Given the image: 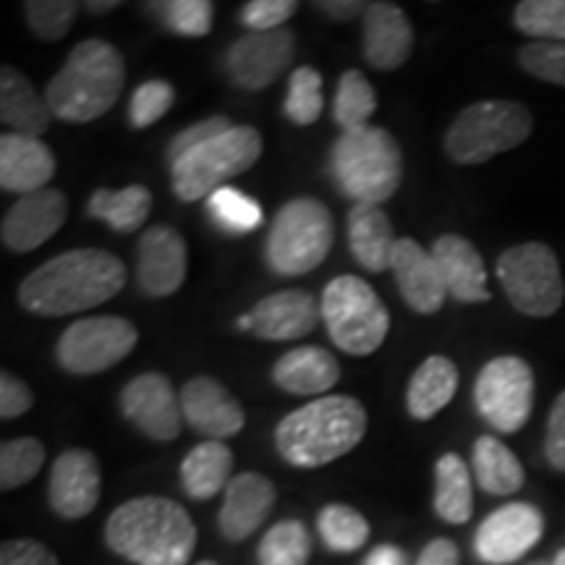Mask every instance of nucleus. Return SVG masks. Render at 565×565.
Returning <instances> with one entry per match:
<instances>
[{"label": "nucleus", "mask_w": 565, "mask_h": 565, "mask_svg": "<svg viewBox=\"0 0 565 565\" xmlns=\"http://www.w3.org/2000/svg\"><path fill=\"white\" fill-rule=\"evenodd\" d=\"M126 265L103 249H71L47 259L19 286V303L40 317H68L100 307L126 286Z\"/></svg>", "instance_id": "1"}, {"label": "nucleus", "mask_w": 565, "mask_h": 565, "mask_svg": "<svg viewBox=\"0 0 565 565\" xmlns=\"http://www.w3.org/2000/svg\"><path fill=\"white\" fill-rule=\"evenodd\" d=\"M105 542L137 565H186L196 547V526L175 500L145 494L110 513Z\"/></svg>", "instance_id": "2"}, {"label": "nucleus", "mask_w": 565, "mask_h": 565, "mask_svg": "<svg viewBox=\"0 0 565 565\" xmlns=\"http://www.w3.org/2000/svg\"><path fill=\"white\" fill-rule=\"evenodd\" d=\"M366 408L351 395H322L282 416L275 448L296 469H317L351 454L366 435Z\"/></svg>", "instance_id": "3"}, {"label": "nucleus", "mask_w": 565, "mask_h": 565, "mask_svg": "<svg viewBox=\"0 0 565 565\" xmlns=\"http://www.w3.org/2000/svg\"><path fill=\"white\" fill-rule=\"evenodd\" d=\"M126 84V61L110 42L89 38L79 42L53 74L45 100L63 124H89L116 105Z\"/></svg>", "instance_id": "4"}, {"label": "nucleus", "mask_w": 565, "mask_h": 565, "mask_svg": "<svg viewBox=\"0 0 565 565\" xmlns=\"http://www.w3.org/2000/svg\"><path fill=\"white\" fill-rule=\"evenodd\" d=\"M330 173L349 200L383 204L404 179V152L393 134L380 126L343 131L330 150Z\"/></svg>", "instance_id": "5"}, {"label": "nucleus", "mask_w": 565, "mask_h": 565, "mask_svg": "<svg viewBox=\"0 0 565 565\" xmlns=\"http://www.w3.org/2000/svg\"><path fill=\"white\" fill-rule=\"evenodd\" d=\"M333 212L315 196H296L275 215L267 233L265 259L273 273L299 278L320 267L333 249Z\"/></svg>", "instance_id": "6"}, {"label": "nucleus", "mask_w": 565, "mask_h": 565, "mask_svg": "<svg viewBox=\"0 0 565 565\" xmlns=\"http://www.w3.org/2000/svg\"><path fill=\"white\" fill-rule=\"evenodd\" d=\"M265 139L254 126H233L221 137L204 141L181 160L171 162L173 194L183 202L210 200L225 181L236 179L263 158Z\"/></svg>", "instance_id": "7"}, {"label": "nucleus", "mask_w": 565, "mask_h": 565, "mask_svg": "<svg viewBox=\"0 0 565 565\" xmlns=\"http://www.w3.org/2000/svg\"><path fill=\"white\" fill-rule=\"evenodd\" d=\"M534 116L515 100H482L458 113L445 134V152L458 166H482L532 137Z\"/></svg>", "instance_id": "8"}, {"label": "nucleus", "mask_w": 565, "mask_h": 565, "mask_svg": "<svg viewBox=\"0 0 565 565\" xmlns=\"http://www.w3.org/2000/svg\"><path fill=\"white\" fill-rule=\"evenodd\" d=\"M322 320L338 349L351 356H370L385 343L391 312L370 282L341 275L322 291Z\"/></svg>", "instance_id": "9"}, {"label": "nucleus", "mask_w": 565, "mask_h": 565, "mask_svg": "<svg viewBox=\"0 0 565 565\" xmlns=\"http://www.w3.org/2000/svg\"><path fill=\"white\" fill-rule=\"evenodd\" d=\"M498 280L515 312L553 317L565 301V282L557 254L542 242L511 246L498 259Z\"/></svg>", "instance_id": "10"}, {"label": "nucleus", "mask_w": 565, "mask_h": 565, "mask_svg": "<svg viewBox=\"0 0 565 565\" xmlns=\"http://www.w3.org/2000/svg\"><path fill=\"white\" fill-rule=\"evenodd\" d=\"M139 330L126 317H87L63 330L55 359L71 374H100L137 349Z\"/></svg>", "instance_id": "11"}, {"label": "nucleus", "mask_w": 565, "mask_h": 565, "mask_svg": "<svg viewBox=\"0 0 565 565\" xmlns=\"http://www.w3.org/2000/svg\"><path fill=\"white\" fill-rule=\"evenodd\" d=\"M475 404L492 429L505 435L519 433L534 408L532 366L519 356H498L487 362L475 383Z\"/></svg>", "instance_id": "12"}, {"label": "nucleus", "mask_w": 565, "mask_h": 565, "mask_svg": "<svg viewBox=\"0 0 565 565\" xmlns=\"http://www.w3.org/2000/svg\"><path fill=\"white\" fill-rule=\"evenodd\" d=\"M296 55L291 30L246 32L225 51L223 66L231 82L246 92H263L280 79Z\"/></svg>", "instance_id": "13"}, {"label": "nucleus", "mask_w": 565, "mask_h": 565, "mask_svg": "<svg viewBox=\"0 0 565 565\" xmlns=\"http://www.w3.org/2000/svg\"><path fill=\"white\" fill-rule=\"evenodd\" d=\"M121 414L150 440L171 443L181 435V395L166 374H137L121 391Z\"/></svg>", "instance_id": "14"}, {"label": "nucleus", "mask_w": 565, "mask_h": 565, "mask_svg": "<svg viewBox=\"0 0 565 565\" xmlns=\"http://www.w3.org/2000/svg\"><path fill=\"white\" fill-rule=\"evenodd\" d=\"M545 532L540 508L529 503H508L487 515L477 529L475 550L479 561L490 565H508L524 557Z\"/></svg>", "instance_id": "15"}, {"label": "nucleus", "mask_w": 565, "mask_h": 565, "mask_svg": "<svg viewBox=\"0 0 565 565\" xmlns=\"http://www.w3.org/2000/svg\"><path fill=\"white\" fill-rule=\"evenodd\" d=\"M189 252L183 236L171 225H150L137 244V282L152 299L173 296L186 280Z\"/></svg>", "instance_id": "16"}, {"label": "nucleus", "mask_w": 565, "mask_h": 565, "mask_svg": "<svg viewBox=\"0 0 565 565\" xmlns=\"http://www.w3.org/2000/svg\"><path fill=\"white\" fill-rule=\"evenodd\" d=\"M68 217V200L61 189H42V192L19 196L6 212L0 225V238L11 252H32L51 242Z\"/></svg>", "instance_id": "17"}, {"label": "nucleus", "mask_w": 565, "mask_h": 565, "mask_svg": "<svg viewBox=\"0 0 565 565\" xmlns=\"http://www.w3.org/2000/svg\"><path fill=\"white\" fill-rule=\"evenodd\" d=\"M47 503L61 519L76 521L100 503V461L87 448H71L55 458Z\"/></svg>", "instance_id": "18"}, {"label": "nucleus", "mask_w": 565, "mask_h": 565, "mask_svg": "<svg viewBox=\"0 0 565 565\" xmlns=\"http://www.w3.org/2000/svg\"><path fill=\"white\" fill-rule=\"evenodd\" d=\"M183 422L210 440H225L238 435L246 424L242 404L210 374L192 377L181 387Z\"/></svg>", "instance_id": "19"}, {"label": "nucleus", "mask_w": 565, "mask_h": 565, "mask_svg": "<svg viewBox=\"0 0 565 565\" xmlns=\"http://www.w3.org/2000/svg\"><path fill=\"white\" fill-rule=\"evenodd\" d=\"M391 270L395 275V286H398L401 299L414 312H440L445 299H448V288H445V280L433 252H424V246L416 238H398L393 249Z\"/></svg>", "instance_id": "20"}, {"label": "nucleus", "mask_w": 565, "mask_h": 565, "mask_svg": "<svg viewBox=\"0 0 565 565\" xmlns=\"http://www.w3.org/2000/svg\"><path fill=\"white\" fill-rule=\"evenodd\" d=\"M362 51L372 68L395 71L414 51V26L406 11L395 3H370L364 11Z\"/></svg>", "instance_id": "21"}, {"label": "nucleus", "mask_w": 565, "mask_h": 565, "mask_svg": "<svg viewBox=\"0 0 565 565\" xmlns=\"http://www.w3.org/2000/svg\"><path fill=\"white\" fill-rule=\"evenodd\" d=\"M275 505V484L257 471H244L225 487L217 529L228 542H244L265 524Z\"/></svg>", "instance_id": "22"}, {"label": "nucleus", "mask_w": 565, "mask_h": 565, "mask_svg": "<svg viewBox=\"0 0 565 565\" xmlns=\"http://www.w3.org/2000/svg\"><path fill=\"white\" fill-rule=\"evenodd\" d=\"M249 315L254 322L252 333L265 341H299L312 333L317 322L322 320V309L315 296L299 288L265 296L263 301L254 303Z\"/></svg>", "instance_id": "23"}, {"label": "nucleus", "mask_w": 565, "mask_h": 565, "mask_svg": "<svg viewBox=\"0 0 565 565\" xmlns=\"http://www.w3.org/2000/svg\"><path fill=\"white\" fill-rule=\"evenodd\" d=\"M55 175V154L45 141L24 134L0 137V186L9 194H34Z\"/></svg>", "instance_id": "24"}, {"label": "nucleus", "mask_w": 565, "mask_h": 565, "mask_svg": "<svg viewBox=\"0 0 565 565\" xmlns=\"http://www.w3.org/2000/svg\"><path fill=\"white\" fill-rule=\"evenodd\" d=\"M433 257L440 267L448 296H454L461 303L490 301L484 259L469 238L456 236V233L440 236L433 246Z\"/></svg>", "instance_id": "25"}, {"label": "nucleus", "mask_w": 565, "mask_h": 565, "mask_svg": "<svg viewBox=\"0 0 565 565\" xmlns=\"http://www.w3.org/2000/svg\"><path fill=\"white\" fill-rule=\"evenodd\" d=\"M273 380L291 395H324L341 380V364L322 345H299L275 362Z\"/></svg>", "instance_id": "26"}, {"label": "nucleus", "mask_w": 565, "mask_h": 565, "mask_svg": "<svg viewBox=\"0 0 565 565\" xmlns=\"http://www.w3.org/2000/svg\"><path fill=\"white\" fill-rule=\"evenodd\" d=\"M393 223L380 204H353L349 212V249L359 265L370 273H385L391 267Z\"/></svg>", "instance_id": "27"}, {"label": "nucleus", "mask_w": 565, "mask_h": 565, "mask_svg": "<svg viewBox=\"0 0 565 565\" xmlns=\"http://www.w3.org/2000/svg\"><path fill=\"white\" fill-rule=\"evenodd\" d=\"M51 118L45 95H40L19 68L6 66L0 71V121L9 126L11 134L40 139V134L51 126Z\"/></svg>", "instance_id": "28"}, {"label": "nucleus", "mask_w": 565, "mask_h": 565, "mask_svg": "<svg viewBox=\"0 0 565 565\" xmlns=\"http://www.w3.org/2000/svg\"><path fill=\"white\" fill-rule=\"evenodd\" d=\"M458 366L448 356H429L416 366L406 387V408L416 422H429L454 401Z\"/></svg>", "instance_id": "29"}, {"label": "nucleus", "mask_w": 565, "mask_h": 565, "mask_svg": "<svg viewBox=\"0 0 565 565\" xmlns=\"http://www.w3.org/2000/svg\"><path fill=\"white\" fill-rule=\"evenodd\" d=\"M233 454L223 440L200 443L181 461V487L189 498L210 500L228 487Z\"/></svg>", "instance_id": "30"}, {"label": "nucleus", "mask_w": 565, "mask_h": 565, "mask_svg": "<svg viewBox=\"0 0 565 565\" xmlns=\"http://www.w3.org/2000/svg\"><path fill=\"white\" fill-rule=\"evenodd\" d=\"M471 463H475L477 482L487 494H500L503 498V494H513L524 487V466L498 437H477L475 450H471Z\"/></svg>", "instance_id": "31"}, {"label": "nucleus", "mask_w": 565, "mask_h": 565, "mask_svg": "<svg viewBox=\"0 0 565 565\" xmlns=\"http://www.w3.org/2000/svg\"><path fill=\"white\" fill-rule=\"evenodd\" d=\"M435 513L448 524L461 526L475 513L471 471L458 454H445L435 466Z\"/></svg>", "instance_id": "32"}, {"label": "nucleus", "mask_w": 565, "mask_h": 565, "mask_svg": "<svg viewBox=\"0 0 565 565\" xmlns=\"http://www.w3.org/2000/svg\"><path fill=\"white\" fill-rule=\"evenodd\" d=\"M87 210L92 217L108 223L113 231L134 233L150 217L152 194L141 183H131V186L118 189V192H113V189H97L89 196Z\"/></svg>", "instance_id": "33"}, {"label": "nucleus", "mask_w": 565, "mask_h": 565, "mask_svg": "<svg viewBox=\"0 0 565 565\" xmlns=\"http://www.w3.org/2000/svg\"><path fill=\"white\" fill-rule=\"evenodd\" d=\"M377 110V92L359 68L343 71L338 79L333 116L343 131H356L370 126V118Z\"/></svg>", "instance_id": "34"}, {"label": "nucleus", "mask_w": 565, "mask_h": 565, "mask_svg": "<svg viewBox=\"0 0 565 565\" xmlns=\"http://www.w3.org/2000/svg\"><path fill=\"white\" fill-rule=\"evenodd\" d=\"M317 529H320L324 547L333 550V553H356L370 540V521L356 508L341 503L322 508Z\"/></svg>", "instance_id": "35"}, {"label": "nucleus", "mask_w": 565, "mask_h": 565, "mask_svg": "<svg viewBox=\"0 0 565 565\" xmlns=\"http://www.w3.org/2000/svg\"><path fill=\"white\" fill-rule=\"evenodd\" d=\"M259 565H307L312 555V536L296 519L275 524L259 542Z\"/></svg>", "instance_id": "36"}, {"label": "nucleus", "mask_w": 565, "mask_h": 565, "mask_svg": "<svg viewBox=\"0 0 565 565\" xmlns=\"http://www.w3.org/2000/svg\"><path fill=\"white\" fill-rule=\"evenodd\" d=\"M45 445L38 437H17L0 445V490L11 492L40 475L45 463Z\"/></svg>", "instance_id": "37"}, {"label": "nucleus", "mask_w": 565, "mask_h": 565, "mask_svg": "<svg viewBox=\"0 0 565 565\" xmlns=\"http://www.w3.org/2000/svg\"><path fill=\"white\" fill-rule=\"evenodd\" d=\"M207 210L212 221L228 233H252L265 221L263 204L233 186L217 189L207 200Z\"/></svg>", "instance_id": "38"}, {"label": "nucleus", "mask_w": 565, "mask_h": 565, "mask_svg": "<svg viewBox=\"0 0 565 565\" xmlns=\"http://www.w3.org/2000/svg\"><path fill=\"white\" fill-rule=\"evenodd\" d=\"M513 24L534 42H565V0H521Z\"/></svg>", "instance_id": "39"}, {"label": "nucleus", "mask_w": 565, "mask_h": 565, "mask_svg": "<svg viewBox=\"0 0 565 565\" xmlns=\"http://www.w3.org/2000/svg\"><path fill=\"white\" fill-rule=\"evenodd\" d=\"M147 9L158 13L168 32L181 38H207L215 21V6L210 0H162L147 3Z\"/></svg>", "instance_id": "40"}, {"label": "nucleus", "mask_w": 565, "mask_h": 565, "mask_svg": "<svg viewBox=\"0 0 565 565\" xmlns=\"http://www.w3.org/2000/svg\"><path fill=\"white\" fill-rule=\"evenodd\" d=\"M322 76L312 66L296 68L288 79V95L282 113L296 126H312L322 116Z\"/></svg>", "instance_id": "41"}, {"label": "nucleus", "mask_w": 565, "mask_h": 565, "mask_svg": "<svg viewBox=\"0 0 565 565\" xmlns=\"http://www.w3.org/2000/svg\"><path fill=\"white\" fill-rule=\"evenodd\" d=\"M24 13L34 38L58 42L66 38L79 17V3L76 0H30L24 3Z\"/></svg>", "instance_id": "42"}, {"label": "nucleus", "mask_w": 565, "mask_h": 565, "mask_svg": "<svg viewBox=\"0 0 565 565\" xmlns=\"http://www.w3.org/2000/svg\"><path fill=\"white\" fill-rule=\"evenodd\" d=\"M175 103V89L166 79H150L134 89L129 103V124L131 129H150L158 124Z\"/></svg>", "instance_id": "43"}, {"label": "nucleus", "mask_w": 565, "mask_h": 565, "mask_svg": "<svg viewBox=\"0 0 565 565\" xmlns=\"http://www.w3.org/2000/svg\"><path fill=\"white\" fill-rule=\"evenodd\" d=\"M519 63L534 79L565 87V42H529L519 51Z\"/></svg>", "instance_id": "44"}, {"label": "nucleus", "mask_w": 565, "mask_h": 565, "mask_svg": "<svg viewBox=\"0 0 565 565\" xmlns=\"http://www.w3.org/2000/svg\"><path fill=\"white\" fill-rule=\"evenodd\" d=\"M299 11L296 0H249L242 6V21L252 32L286 30V21Z\"/></svg>", "instance_id": "45"}, {"label": "nucleus", "mask_w": 565, "mask_h": 565, "mask_svg": "<svg viewBox=\"0 0 565 565\" xmlns=\"http://www.w3.org/2000/svg\"><path fill=\"white\" fill-rule=\"evenodd\" d=\"M233 124L228 116H212V118H204V121L189 126V129H183L181 134H175V137L171 139V145H168V158H171V162L181 160L183 154H189L192 150H196V147H202L204 141L221 137V134L231 131Z\"/></svg>", "instance_id": "46"}, {"label": "nucleus", "mask_w": 565, "mask_h": 565, "mask_svg": "<svg viewBox=\"0 0 565 565\" xmlns=\"http://www.w3.org/2000/svg\"><path fill=\"white\" fill-rule=\"evenodd\" d=\"M32 404L34 395L30 385L9 370L0 372V419H17V416L30 412Z\"/></svg>", "instance_id": "47"}, {"label": "nucleus", "mask_w": 565, "mask_h": 565, "mask_svg": "<svg viewBox=\"0 0 565 565\" xmlns=\"http://www.w3.org/2000/svg\"><path fill=\"white\" fill-rule=\"evenodd\" d=\"M0 565H61L53 550L38 540H6L0 547Z\"/></svg>", "instance_id": "48"}, {"label": "nucleus", "mask_w": 565, "mask_h": 565, "mask_svg": "<svg viewBox=\"0 0 565 565\" xmlns=\"http://www.w3.org/2000/svg\"><path fill=\"white\" fill-rule=\"evenodd\" d=\"M545 456L553 469L565 475V391L557 395L547 416V435H545Z\"/></svg>", "instance_id": "49"}, {"label": "nucleus", "mask_w": 565, "mask_h": 565, "mask_svg": "<svg viewBox=\"0 0 565 565\" xmlns=\"http://www.w3.org/2000/svg\"><path fill=\"white\" fill-rule=\"evenodd\" d=\"M458 563H461L458 545L440 536V540H433L422 550V555L416 557L414 565H458Z\"/></svg>", "instance_id": "50"}, {"label": "nucleus", "mask_w": 565, "mask_h": 565, "mask_svg": "<svg viewBox=\"0 0 565 565\" xmlns=\"http://www.w3.org/2000/svg\"><path fill=\"white\" fill-rule=\"evenodd\" d=\"M366 6L370 3H362V0H324V3H315V9L333 21H351L364 17Z\"/></svg>", "instance_id": "51"}, {"label": "nucleus", "mask_w": 565, "mask_h": 565, "mask_svg": "<svg viewBox=\"0 0 565 565\" xmlns=\"http://www.w3.org/2000/svg\"><path fill=\"white\" fill-rule=\"evenodd\" d=\"M364 565H406V555L395 545H380L366 555Z\"/></svg>", "instance_id": "52"}, {"label": "nucleus", "mask_w": 565, "mask_h": 565, "mask_svg": "<svg viewBox=\"0 0 565 565\" xmlns=\"http://www.w3.org/2000/svg\"><path fill=\"white\" fill-rule=\"evenodd\" d=\"M118 6H121L118 0H103V3H100V0H89L87 11L89 13H108L113 9H118Z\"/></svg>", "instance_id": "53"}, {"label": "nucleus", "mask_w": 565, "mask_h": 565, "mask_svg": "<svg viewBox=\"0 0 565 565\" xmlns=\"http://www.w3.org/2000/svg\"><path fill=\"white\" fill-rule=\"evenodd\" d=\"M238 330H254V322H252V315H246V317H238Z\"/></svg>", "instance_id": "54"}, {"label": "nucleus", "mask_w": 565, "mask_h": 565, "mask_svg": "<svg viewBox=\"0 0 565 565\" xmlns=\"http://www.w3.org/2000/svg\"><path fill=\"white\" fill-rule=\"evenodd\" d=\"M553 565H565V550H561V553L555 555V561H553Z\"/></svg>", "instance_id": "55"}, {"label": "nucleus", "mask_w": 565, "mask_h": 565, "mask_svg": "<svg viewBox=\"0 0 565 565\" xmlns=\"http://www.w3.org/2000/svg\"><path fill=\"white\" fill-rule=\"evenodd\" d=\"M196 565H215L212 561H202V563H196Z\"/></svg>", "instance_id": "56"}, {"label": "nucleus", "mask_w": 565, "mask_h": 565, "mask_svg": "<svg viewBox=\"0 0 565 565\" xmlns=\"http://www.w3.org/2000/svg\"><path fill=\"white\" fill-rule=\"evenodd\" d=\"M532 565H553V563H545V561H540V563H532Z\"/></svg>", "instance_id": "57"}]
</instances>
